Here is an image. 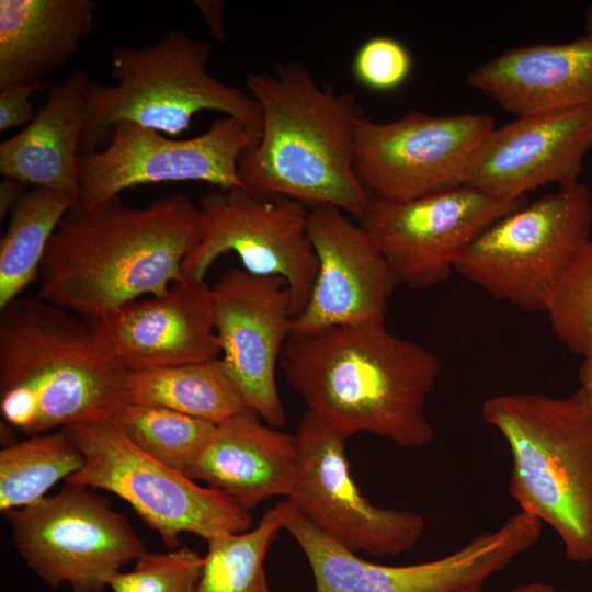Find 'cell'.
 <instances>
[{
  "instance_id": "27",
  "label": "cell",
  "mask_w": 592,
  "mask_h": 592,
  "mask_svg": "<svg viewBox=\"0 0 592 592\" xmlns=\"http://www.w3.org/2000/svg\"><path fill=\"white\" fill-rule=\"evenodd\" d=\"M281 530L283 520L274 505L264 511L254 528L207 539L195 592H274L266 580L264 559Z\"/></svg>"
},
{
  "instance_id": "23",
  "label": "cell",
  "mask_w": 592,
  "mask_h": 592,
  "mask_svg": "<svg viewBox=\"0 0 592 592\" xmlns=\"http://www.w3.org/2000/svg\"><path fill=\"white\" fill-rule=\"evenodd\" d=\"M93 0H1L0 91L39 83L92 34Z\"/></svg>"
},
{
  "instance_id": "14",
  "label": "cell",
  "mask_w": 592,
  "mask_h": 592,
  "mask_svg": "<svg viewBox=\"0 0 592 592\" xmlns=\"http://www.w3.org/2000/svg\"><path fill=\"white\" fill-rule=\"evenodd\" d=\"M110 136L103 150L78 158V202L83 206L160 182L203 181L221 190H247L238 160L252 139L235 117H219L205 133L189 139H173L127 121L116 123Z\"/></svg>"
},
{
  "instance_id": "24",
  "label": "cell",
  "mask_w": 592,
  "mask_h": 592,
  "mask_svg": "<svg viewBox=\"0 0 592 592\" xmlns=\"http://www.w3.org/2000/svg\"><path fill=\"white\" fill-rule=\"evenodd\" d=\"M129 403L171 409L219 424L248 409L220 357L130 372Z\"/></svg>"
},
{
  "instance_id": "13",
  "label": "cell",
  "mask_w": 592,
  "mask_h": 592,
  "mask_svg": "<svg viewBox=\"0 0 592 592\" xmlns=\"http://www.w3.org/2000/svg\"><path fill=\"white\" fill-rule=\"evenodd\" d=\"M494 127L486 113L432 116L412 110L388 123L363 116L355 132L357 178L372 196L389 200L464 185L475 150Z\"/></svg>"
},
{
  "instance_id": "28",
  "label": "cell",
  "mask_w": 592,
  "mask_h": 592,
  "mask_svg": "<svg viewBox=\"0 0 592 592\" xmlns=\"http://www.w3.org/2000/svg\"><path fill=\"white\" fill-rule=\"evenodd\" d=\"M141 451L166 466L187 474L216 424L163 407L128 403L114 421Z\"/></svg>"
},
{
  "instance_id": "17",
  "label": "cell",
  "mask_w": 592,
  "mask_h": 592,
  "mask_svg": "<svg viewBox=\"0 0 592 592\" xmlns=\"http://www.w3.org/2000/svg\"><path fill=\"white\" fill-rule=\"evenodd\" d=\"M307 230L318 273L294 332L385 320L398 284L369 234L330 205L309 208Z\"/></svg>"
},
{
  "instance_id": "11",
  "label": "cell",
  "mask_w": 592,
  "mask_h": 592,
  "mask_svg": "<svg viewBox=\"0 0 592 592\" xmlns=\"http://www.w3.org/2000/svg\"><path fill=\"white\" fill-rule=\"evenodd\" d=\"M198 209L202 238L183 262L184 277L204 281L220 255L235 252L246 271L286 281L297 317L308 303L318 273L305 204L235 187L203 195Z\"/></svg>"
},
{
  "instance_id": "36",
  "label": "cell",
  "mask_w": 592,
  "mask_h": 592,
  "mask_svg": "<svg viewBox=\"0 0 592 592\" xmlns=\"http://www.w3.org/2000/svg\"><path fill=\"white\" fill-rule=\"evenodd\" d=\"M511 592H557L551 585L544 582H532L515 588Z\"/></svg>"
},
{
  "instance_id": "16",
  "label": "cell",
  "mask_w": 592,
  "mask_h": 592,
  "mask_svg": "<svg viewBox=\"0 0 592 592\" xmlns=\"http://www.w3.org/2000/svg\"><path fill=\"white\" fill-rule=\"evenodd\" d=\"M221 361L248 409L272 428L287 421L276 365L294 332L286 281L234 267L212 286Z\"/></svg>"
},
{
  "instance_id": "31",
  "label": "cell",
  "mask_w": 592,
  "mask_h": 592,
  "mask_svg": "<svg viewBox=\"0 0 592 592\" xmlns=\"http://www.w3.org/2000/svg\"><path fill=\"white\" fill-rule=\"evenodd\" d=\"M412 61L408 49L397 39L376 36L366 41L353 60L354 77L363 86L378 91L399 87L409 76Z\"/></svg>"
},
{
  "instance_id": "10",
  "label": "cell",
  "mask_w": 592,
  "mask_h": 592,
  "mask_svg": "<svg viewBox=\"0 0 592 592\" xmlns=\"http://www.w3.org/2000/svg\"><path fill=\"white\" fill-rule=\"evenodd\" d=\"M20 555L50 588L103 592L110 578L147 551L128 520L87 487L69 486L3 512Z\"/></svg>"
},
{
  "instance_id": "34",
  "label": "cell",
  "mask_w": 592,
  "mask_h": 592,
  "mask_svg": "<svg viewBox=\"0 0 592 592\" xmlns=\"http://www.w3.org/2000/svg\"><path fill=\"white\" fill-rule=\"evenodd\" d=\"M27 184L9 177L0 182V218L7 217L25 195Z\"/></svg>"
},
{
  "instance_id": "30",
  "label": "cell",
  "mask_w": 592,
  "mask_h": 592,
  "mask_svg": "<svg viewBox=\"0 0 592 592\" xmlns=\"http://www.w3.org/2000/svg\"><path fill=\"white\" fill-rule=\"evenodd\" d=\"M203 566L204 557L189 547L146 551L132 571L114 573L107 585L113 592H195Z\"/></svg>"
},
{
  "instance_id": "15",
  "label": "cell",
  "mask_w": 592,
  "mask_h": 592,
  "mask_svg": "<svg viewBox=\"0 0 592 592\" xmlns=\"http://www.w3.org/2000/svg\"><path fill=\"white\" fill-rule=\"evenodd\" d=\"M294 437L297 471L287 501L311 523L355 553L394 556L415 546L424 519L375 506L362 494L351 474L344 433L307 409Z\"/></svg>"
},
{
  "instance_id": "29",
  "label": "cell",
  "mask_w": 592,
  "mask_h": 592,
  "mask_svg": "<svg viewBox=\"0 0 592 592\" xmlns=\"http://www.w3.org/2000/svg\"><path fill=\"white\" fill-rule=\"evenodd\" d=\"M545 312L571 352L592 356V238L555 286Z\"/></svg>"
},
{
  "instance_id": "8",
  "label": "cell",
  "mask_w": 592,
  "mask_h": 592,
  "mask_svg": "<svg viewBox=\"0 0 592 592\" xmlns=\"http://www.w3.org/2000/svg\"><path fill=\"white\" fill-rule=\"evenodd\" d=\"M592 197L580 182L501 218L464 252L455 271L498 300L544 311L590 241Z\"/></svg>"
},
{
  "instance_id": "4",
  "label": "cell",
  "mask_w": 592,
  "mask_h": 592,
  "mask_svg": "<svg viewBox=\"0 0 592 592\" xmlns=\"http://www.w3.org/2000/svg\"><path fill=\"white\" fill-rule=\"evenodd\" d=\"M129 373L83 317L38 297L0 309V409L26 435L115 421L129 403Z\"/></svg>"
},
{
  "instance_id": "32",
  "label": "cell",
  "mask_w": 592,
  "mask_h": 592,
  "mask_svg": "<svg viewBox=\"0 0 592 592\" xmlns=\"http://www.w3.org/2000/svg\"><path fill=\"white\" fill-rule=\"evenodd\" d=\"M46 86L43 81L0 91V132L31 123L37 113L31 98Z\"/></svg>"
},
{
  "instance_id": "33",
  "label": "cell",
  "mask_w": 592,
  "mask_h": 592,
  "mask_svg": "<svg viewBox=\"0 0 592 592\" xmlns=\"http://www.w3.org/2000/svg\"><path fill=\"white\" fill-rule=\"evenodd\" d=\"M196 8L201 11L210 35L218 42L226 41L225 9L227 1L223 0H196Z\"/></svg>"
},
{
  "instance_id": "38",
  "label": "cell",
  "mask_w": 592,
  "mask_h": 592,
  "mask_svg": "<svg viewBox=\"0 0 592 592\" xmlns=\"http://www.w3.org/2000/svg\"><path fill=\"white\" fill-rule=\"evenodd\" d=\"M453 592H482V585H470Z\"/></svg>"
},
{
  "instance_id": "37",
  "label": "cell",
  "mask_w": 592,
  "mask_h": 592,
  "mask_svg": "<svg viewBox=\"0 0 592 592\" xmlns=\"http://www.w3.org/2000/svg\"><path fill=\"white\" fill-rule=\"evenodd\" d=\"M584 29H585L587 35L592 37V3L589 5L585 12Z\"/></svg>"
},
{
  "instance_id": "35",
  "label": "cell",
  "mask_w": 592,
  "mask_h": 592,
  "mask_svg": "<svg viewBox=\"0 0 592 592\" xmlns=\"http://www.w3.org/2000/svg\"><path fill=\"white\" fill-rule=\"evenodd\" d=\"M580 387L576 391L592 414V356L584 357L579 369Z\"/></svg>"
},
{
  "instance_id": "18",
  "label": "cell",
  "mask_w": 592,
  "mask_h": 592,
  "mask_svg": "<svg viewBox=\"0 0 592 592\" xmlns=\"http://www.w3.org/2000/svg\"><path fill=\"white\" fill-rule=\"evenodd\" d=\"M591 147L592 107L516 117L477 147L465 184L505 201L549 183L570 186Z\"/></svg>"
},
{
  "instance_id": "20",
  "label": "cell",
  "mask_w": 592,
  "mask_h": 592,
  "mask_svg": "<svg viewBox=\"0 0 592 592\" xmlns=\"http://www.w3.org/2000/svg\"><path fill=\"white\" fill-rule=\"evenodd\" d=\"M467 82L516 117L592 107V37L508 49Z\"/></svg>"
},
{
  "instance_id": "21",
  "label": "cell",
  "mask_w": 592,
  "mask_h": 592,
  "mask_svg": "<svg viewBox=\"0 0 592 592\" xmlns=\"http://www.w3.org/2000/svg\"><path fill=\"white\" fill-rule=\"evenodd\" d=\"M296 471L295 437L246 409L216 424L186 476L221 490L250 512L269 498L288 497Z\"/></svg>"
},
{
  "instance_id": "25",
  "label": "cell",
  "mask_w": 592,
  "mask_h": 592,
  "mask_svg": "<svg viewBox=\"0 0 592 592\" xmlns=\"http://www.w3.org/2000/svg\"><path fill=\"white\" fill-rule=\"evenodd\" d=\"M77 202L64 192L33 186L13 208L0 241V309L38 280L48 242Z\"/></svg>"
},
{
  "instance_id": "26",
  "label": "cell",
  "mask_w": 592,
  "mask_h": 592,
  "mask_svg": "<svg viewBox=\"0 0 592 592\" xmlns=\"http://www.w3.org/2000/svg\"><path fill=\"white\" fill-rule=\"evenodd\" d=\"M83 455L59 430L30 435L0 451V510L32 505L60 479L78 471Z\"/></svg>"
},
{
  "instance_id": "1",
  "label": "cell",
  "mask_w": 592,
  "mask_h": 592,
  "mask_svg": "<svg viewBox=\"0 0 592 592\" xmlns=\"http://www.w3.org/2000/svg\"><path fill=\"white\" fill-rule=\"evenodd\" d=\"M202 238L201 212L183 194L132 208L119 196L79 202L54 231L37 297L88 320L185 280L182 265Z\"/></svg>"
},
{
  "instance_id": "7",
  "label": "cell",
  "mask_w": 592,
  "mask_h": 592,
  "mask_svg": "<svg viewBox=\"0 0 592 592\" xmlns=\"http://www.w3.org/2000/svg\"><path fill=\"white\" fill-rule=\"evenodd\" d=\"M83 455L81 468L65 479L69 486L110 491L125 500L170 549L180 534L206 540L242 533L252 525L250 512L216 488L155 459L136 446L111 420L75 423L60 429Z\"/></svg>"
},
{
  "instance_id": "5",
  "label": "cell",
  "mask_w": 592,
  "mask_h": 592,
  "mask_svg": "<svg viewBox=\"0 0 592 592\" xmlns=\"http://www.w3.org/2000/svg\"><path fill=\"white\" fill-rule=\"evenodd\" d=\"M481 415L509 445V493L521 511L555 530L568 560L591 561L592 414L579 395L502 394Z\"/></svg>"
},
{
  "instance_id": "19",
  "label": "cell",
  "mask_w": 592,
  "mask_h": 592,
  "mask_svg": "<svg viewBox=\"0 0 592 592\" xmlns=\"http://www.w3.org/2000/svg\"><path fill=\"white\" fill-rule=\"evenodd\" d=\"M215 316L212 287L185 278L89 322L101 348L136 372L219 357Z\"/></svg>"
},
{
  "instance_id": "6",
  "label": "cell",
  "mask_w": 592,
  "mask_h": 592,
  "mask_svg": "<svg viewBox=\"0 0 592 592\" xmlns=\"http://www.w3.org/2000/svg\"><path fill=\"white\" fill-rule=\"evenodd\" d=\"M212 50L210 43L182 30L168 32L153 45L114 47L111 76L115 84L90 80L87 88L80 155L94 152L118 122L175 137L190 128L195 113L205 110L240 121L254 145L262 133V110L252 96L208 73Z\"/></svg>"
},
{
  "instance_id": "2",
  "label": "cell",
  "mask_w": 592,
  "mask_h": 592,
  "mask_svg": "<svg viewBox=\"0 0 592 592\" xmlns=\"http://www.w3.org/2000/svg\"><path fill=\"white\" fill-rule=\"evenodd\" d=\"M280 362L307 409L348 437L369 432L401 448L433 441L425 402L440 358L385 320L293 332Z\"/></svg>"
},
{
  "instance_id": "9",
  "label": "cell",
  "mask_w": 592,
  "mask_h": 592,
  "mask_svg": "<svg viewBox=\"0 0 592 592\" xmlns=\"http://www.w3.org/2000/svg\"><path fill=\"white\" fill-rule=\"evenodd\" d=\"M283 528L294 537L315 578V592H453L482 585L533 547L542 522L520 511L498 530L480 534L435 560L407 566L367 561L318 528L288 501L277 502Z\"/></svg>"
},
{
  "instance_id": "22",
  "label": "cell",
  "mask_w": 592,
  "mask_h": 592,
  "mask_svg": "<svg viewBox=\"0 0 592 592\" xmlns=\"http://www.w3.org/2000/svg\"><path fill=\"white\" fill-rule=\"evenodd\" d=\"M88 73L72 69L49 86L44 105L21 132L0 144V173L79 201V146L87 122Z\"/></svg>"
},
{
  "instance_id": "3",
  "label": "cell",
  "mask_w": 592,
  "mask_h": 592,
  "mask_svg": "<svg viewBox=\"0 0 592 592\" xmlns=\"http://www.w3.org/2000/svg\"><path fill=\"white\" fill-rule=\"evenodd\" d=\"M246 84L263 116L259 140L238 160L247 190L334 206L360 219L371 194L354 167L356 126L365 116L354 95L321 87L296 61L249 73Z\"/></svg>"
},
{
  "instance_id": "12",
  "label": "cell",
  "mask_w": 592,
  "mask_h": 592,
  "mask_svg": "<svg viewBox=\"0 0 592 592\" xmlns=\"http://www.w3.org/2000/svg\"><path fill=\"white\" fill-rule=\"evenodd\" d=\"M527 204L489 196L467 184L410 200L372 196L358 219L397 284L423 289L445 282L490 226Z\"/></svg>"
}]
</instances>
